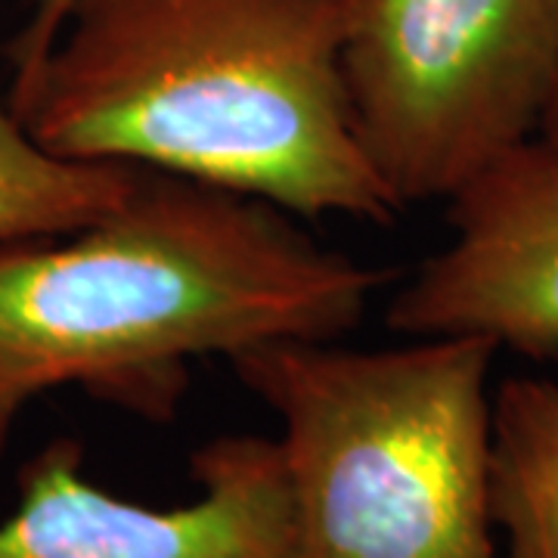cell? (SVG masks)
Here are the masks:
<instances>
[{"label": "cell", "instance_id": "2", "mask_svg": "<svg viewBox=\"0 0 558 558\" xmlns=\"http://www.w3.org/2000/svg\"><path fill=\"white\" fill-rule=\"evenodd\" d=\"M7 102L62 159L140 165L299 218L398 215L354 134L341 0H75Z\"/></svg>", "mask_w": 558, "mask_h": 558}, {"label": "cell", "instance_id": "5", "mask_svg": "<svg viewBox=\"0 0 558 558\" xmlns=\"http://www.w3.org/2000/svg\"><path fill=\"white\" fill-rule=\"evenodd\" d=\"M78 440L57 438L20 469L0 558H292V494L277 438L223 435L190 457L199 499L156 509L84 478Z\"/></svg>", "mask_w": 558, "mask_h": 558}, {"label": "cell", "instance_id": "7", "mask_svg": "<svg viewBox=\"0 0 558 558\" xmlns=\"http://www.w3.org/2000/svg\"><path fill=\"white\" fill-rule=\"evenodd\" d=\"M490 515L506 558H558V385L506 379L494 391Z\"/></svg>", "mask_w": 558, "mask_h": 558}, {"label": "cell", "instance_id": "1", "mask_svg": "<svg viewBox=\"0 0 558 558\" xmlns=\"http://www.w3.org/2000/svg\"><path fill=\"white\" fill-rule=\"evenodd\" d=\"M388 279L270 202L143 168L62 242L0 245V453L22 410L57 388L171 422L190 360L336 341Z\"/></svg>", "mask_w": 558, "mask_h": 558}, {"label": "cell", "instance_id": "9", "mask_svg": "<svg viewBox=\"0 0 558 558\" xmlns=\"http://www.w3.org/2000/svg\"><path fill=\"white\" fill-rule=\"evenodd\" d=\"M75 0H32L28 20L22 25V32L16 40L10 44V60H13V84L7 90L16 94L28 81L35 78V72L40 69V62L47 60V53L53 50V44L60 38L62 25L69 20Z\"/></svg>", "mask_w": 558, "mask_h": 558}, {"label": "cell", "instance_id": "8", "mask_svg": "<svg viewBox=\"0 0 558 558\" xmlns=\"http://www.w3.org/2000/svg\"><path fill=\"white\" fill-rule=\"evenodd\" d=\"M140 171L124 161L47 153L0 97V245L75 233L112 211L134 190Z\"/></svg>", "mask_w": 558, "mask_h": 558}, {"label": "cell", "instance_id": "6", "mask_svg": "<svg viewBox=\"0 0 558 558\" xmlns=\"http://www.w3.org/2000/svg\"><path fill=\"white\" fill-rule=\"evenodd\" d=\"M453 240L388 304L403 336H487L531 360L558 357V149H509L450 199Z\"/></svg>", "mask_w": 558, "mask_h": 558}, {"label": "cell", "instance_id": "3", "mask_svg": "<svg viewBox=\"0 0 558 558\" xmlns=\"http://www.w3.org/2000/svg\"><path fill=\"white\" fill-rule=\"evenodd\" d=\"M487 336L354 351L270 341L230 366L279 418L292 558H506L490 515Z\"/></svg>", "mask_w": 558, "mask_h": 558}, {"label": "cell", "instance_id": "4", "mask_svg": "<svg viewBox=\"0 0 558 558\" xmlns=\"http://www.w3.org/2000/svg\"><path fill=\"white\" fill-rule=\"evenodd\" d=\"M341 75L398 211L450 199L539 137L558 94V0H341Z\"/></svg>", "mask_w": 558, "mask_h": 558}, {"label": "cell", "instance_id": "10", "mask_svg": "<svg viewBox=\"0 0 558 558\" xmlns=\"http://www.w3.org/2000/svg\"><path fill=\"white\" fill-rule=\"evenodd\" d=\"M539 137L546 140L549 146H556L558 149V94L553 106H549V112H546V121H543V131H539Z\"/></svg>", "mask_w": 558, "mask_h": 558}]
</instances>
